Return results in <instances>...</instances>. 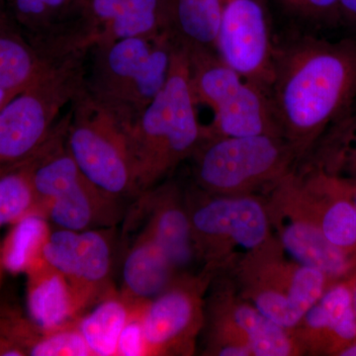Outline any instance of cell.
I'll return each instance as SVG.
<instances>
[{
  "mask_svg": "<svg viewBox=\"0 0 356 356\" xmlns=\"http://www.w3.org/2000/svg\"><path fill=\"white\" fill-rule=\"evenodd\" d=\"M268 95L283 138L301 159L356 107V36L304 31L277 41Z\"/></svg>",
  "mask_w": 356,
  "mask_h": 356,
  "instance_id": "6da1fadb",
  "label": "cell"
},
{
  "mask_svg": "<svg viewBox=\"0 0 356 356\" xmlns=\"http://www.w3.org/2000/svg\"><path fill=\"white\" fill-rule=\"evenodd\" d=\"M189 77L188 50L177 41L168 81L133 123L125 125L140 194L156 186L205 138Z\"/></svg>",
  "mask_w": 356,
  "mask_h": 356,
  "instance_id": "7a4b0ae2",
  "label": "cell"
},
{
  "mask_svg": "<svg viewBox=\"0 0 356 356\" xmlns=\"http://www.w3.org/2000/svg\"><path fill=\"white\" fill-rule=\"evenodd\" d=\"M175 44L163 30L95 47L86 92L125 125L133 123L165 86Z\"/></svg>",
  "mask_w": 356,
  "mask_h": 356,
  "instance_id": "3957f363",
  "label": "cell"
},
{
  "mask_svg": "<svg viewBox=\"0 0 356 356\" xmlns=\"http://www.w3.org/2000/svg\"><path fill=\"white\" fill-rule=\"evenodd\" d=\"M86 54L55 58L0 110V166L29 159L57 128L63 110L86 88Z\"/></svg>",
  "mask_w": 356,
  "mask_h": 356,
  "instance_id": "277c9868",
  "label": "cell"
},
{
  "mask_svg": "<svg viewBox=\"0 0 356 356\" xmlns=\"http://www.w3.org/2000/svg\"><path fill=\"white\" fill-rule=\"evenodd\" d=\"M199 189L214 195H252L292 172L298 154L280 136L206 137L192 154Z\"/></svg>",
  "mask_w": 356,
  "mask_h": 356,
  "instance_id": "5b68a950",
  "label": "cell"
},
{
  "mask_svg": "<svg viewBox=\"0 0 356 356\" xmlns=\"http://www.w3.org/2000/svg\"><path fill=\"white\" fill-rule=\"evenodd\" d=\"M187 48V47H186ZM189 77L196 104L211 109L206 137H283L270 97L220 58L216 51L188 49Z\"/></svg>",
  "mask_w": 356,
  "mask_h": 356,
  "instance_id": "8992f818",
  "label": "cell"
},
{
  "mask_svg": "<svg viewBox=\"0 0 356 356\" xmlns=\"http://www.w3.org/2000/svg\"><path fill=\"white\" fill-rule=\"evenodd\" d=\"M65 143L89 181L111 197L140 195L125 124L84 88L67 112Z\"/></svg>",
  "mask_w": 356,
  "mask_h": 356,
  "instance_id": "52a82bcc",
  "label": "cell"
},
{
  "mask_svg": "<svg viewBox=\"0 0 356 356\" xmlns=\"http://www.w3.org/2000/svg\"><path fill=\"white\" fill-rule=\"evenodd\" d=\"M242 277L252 305L290 332L324 294L329 280L318 269L284 261L269 241L248 252Z\"/></svg>",
  "mask_w": 356,
  "mask_h": 356,
  "instance_id": "ba28073f",
  "label": "cell"
},
{
  "mask_svg": "<svg viewBox=\"0 0 356 356\" xmlns=\"http://www.w3.org/2000/svg\"><path fill=\"white\" fill-rule=\"evenodd\" d=\"M184 198L197 257L214 261L231 248L252 252L268 242L269 211L254 196L201 191L185 194Z\"/></svg>",
  "mask_w": 356,
  "mask_h": 356,
  "instance_id": "9c48e42d",
  "label": "cell"
},
{
  "mask_svg": "<svg viewBox=\"0 0 356 356\" xmlns=\"http://www.w3.org/2000/svg\"><path fill=\"white\" fill-rule=\"evenodd\" d=\"M43 259L69 283L81 316L114 292L115 227L88 231L56 229Z\"/></svg>",
  "mask_w": 356,
  "mask_h": 356,
  "instance_id": "30bf717a",
  "label": "cell"
},
{
  "mask_svg": "<svg viewBox=\"0 0 356 356\" xmlns=\"http://www.w3.org/2000/svg\"><path fill=\"white\" fill-rule=\"evenodd\" d=\"M276 43L266 0H221L217 55L267 95Z\"/></svg>",
  "mask_w": 356,
  "mask_h": 356,
  "instance_id": "8fae6325",
  "label": "cell"
},
{
  "mask_svg": "<svg viewBox=\"0 0 356 356\" xmlns=\"http://www.w3.org/2000/svg\"><path fill=\"white\" fill-rule=\"evenodd\" d=\"M163 30V0H79L58 54H86L100 44Z\"/></svg>",
  "mask_w": 356,
  "mask_h": 356,
  "instance_id": "7c38bea8",
  "label": "cell"
},
{
  "mask_svg": "<svg viewBox=\"0 0 356 356\" xmlns=\"http://www.w3.org/2000/svg\"><path fill=\"white\" fill-rule=\"evenodd\" d=\"M202 282L180 274L170 286L143 307L149 355H191L202 327Z\"/></svg>",
  "mask_w": 356,
  "mask_h": 356,
  "instance_id": "4fadbf2b",
  "label": "cell"
},
{
  "mask_svg": "<svg viewBox=\"0 0 356 356\" xmlns=\"http://www.w3.org/2000/svg\"><path fill=\"white\" fill-rule=\"evenodd\" d=\"M276 188V194L287 202L281 206L278 218L281 248L293 261L318 269L329 280L350 273L353 266L350 254L325 238L296 180L284 178Z\"/></svg>",
  "mask_w": 356,
  "mask_h": 356,
  "instance_id": "5bb4252c",
  "label": "cell"
},
{
  "mask_svg": "<svg viewBox=\"0 0 356 356\" xmlns=\"http://www.w3.org/2000/svg\"><path fill=\"white\" fill-rule=\"evenodd\" d=\"M137 198L129 218L144 220V228L181 273L197 257L184 196L175 184H166L142 192Z\"/></svg>",
  "mask_w": 356,
  "mask_h": 356,
  "instance_id": "9a60e30c",
  "label": "cell"
},
{
  "mask_svg": "<svg viewBox=\"0 0 356 356\" xmlns=\"http://www.w3.org/2000/svg\"><path fill=\"white\" fill-rule=\"evenodd\" d=\"M220 309L213 327L212 348L226 343L247 346L254 356H289L301 353L291 332L257 310L252 304L229 302Z\"/></svg>",
  "mask_w": 356,
  "mask_h": 356,
  "instance_id": "2e32d148",
  "label": "cell"
},
{
  "mask_svg": "<svg viewBox=\"0 0 356 356\" xmlns=\"http://www.w3.org/2000/svg\"><path fill=\"white\" fill-rule=\"evenodd\" d=\"M291 334L301 350L339 353L355 341L356 314L350 284L327 287Z\"/></svg>",
  "mask_w": 356,
  "mask_h": 356,
  "instance_id": "e0dca14e",
  "label": "cell"
},
{
  "mask_svg": "<svg viewBox=\"0 0 356 356\" xmlns=\"http://www.w3.org/2000/svg\"><path fill=\"white\" fill-rule=\"evenodd\" d=\"M179 275L163 248L143 228L124 257L119 293L130 305L143 306L165 291Z\"/></svg>",
  "mask_w": 356,
  "mask_h": 356,
  "instance_id": "ac0fdd59",
  "label": "cell"
},
{
  "mask_svg": "<svg viewBox=\"0 0 356 356\" xmlns=\"http://www.w3.org/2000/svg\"><path fill=\"white\" fill-rule=\"evenodd\" d=\"M124 202L107 195L84 177L49 203L43 216L56 229L81 232L113 228L125 214Z\"/></svg>",
  "mask_w": 356,
  "mask_h": 356,
  "instance_id": "d6986e66",
  "label": "cell"
},
{
  "mask_svg": "<svg viewBox=\"0 0 356 356\" xmlns=\"http://www.w3.org/2000/svg\"><path fill=\"white\" fill-rule=\"evenodd\" d=\"M28 274L30 317L46 331L76 325L81 317L69 283L43 257L33 262Z\"/></svg>",
  "mask_w": 356,
  "mask_h": 356,
  "instance_id": "ffe728a7",
  "label": "cell"
},
{
  "mask_svg": "<svg viewBox=\"0 0 356 356\" xmlns=\"http://www.w3.org/2000/svg\"><path fill=\"white\" fill-rule=\"evenodd\" d=\"M0 334L25 356H92L76 324L46 331L13 306H0Z\"/></svg>",
  "mask_w": 356,
  "mask_h": 356,
  "instance_id": "44dd1931",
  "label": "cell"
},
{
  "mask_svg": "<svg viewBox=\"0 0 356 356\" xmlns=\"http://www.w3.org/2000/svg\"><path fill=\"white\" fill-rule=\"evenodd\" d=\"M165 29L188 49L216 51L221 0H163Z\"/></svg>",
  "mask_w": 356,
  "mask_h": 356,
  "instance_id": "7402d4cb",
  "label": "cell"
},
{
  "mask_svg": "<svg viewBox=\"0 0 356 356\" xmlns=\"http://www.w3.org/2000/svg\"><path fill=\"white\" fill-rule=\"evenodd\" d=\"M91 308L77 318V330L92 356H117L119 337L135 307L115 290Z\"/></svg>",
  "mask_w": 356,
  "mask_h": 356,
  "instance_id": "603a6c76",
  "label": "cell"
},
{
  "mask_svg": "<svg viewBox=\"0 0 356 356\" xmlns=\"http://www.w3.org/2000/svg\"><path fill=\"white\" fill-rule=\"evenodd\" d=\"M55 58L43 55L17 31H0V89H25Z\"/></svg>",
  "mask_w": 356,
  "mask_h": 356,
  "instance_id": "cb8c5ba5",
  "label": "cell"
},
{
  "mask_svg": "<svg viewBox=\"0 0 356 356\" xmlns=\"http://www.w3.org/2000/svg\"><path fill=\"white\" fill-rule=\"evenodd\" d=\"M32 214L41 213L27 159L0 166V229Z\"/></svg>",
  "mask_w": 356,
  "mask_h": 356,
  "instance_id": "d4e9b609",
  "label": "cell"
},
{
  "mask_svg": "<svg viewBox=\"0 0 356 356\" xmlns=\"http://www.w3.org/2000/svg\"><path fill=\"white\" fill-rule=\"evenodd\" d=\"M4 247V264L13 271L27 270L30 266L43 257L42 252L51 231L49 222L40 214H32L15 222Z\"/></svg>",
  "mask_w": 356,
  "mask_h": 356,
  "instance_id": "484cf974",
  "label": "cell"
},
{
  "mask_svg": "<svg viewBox=\"0 0 356 356\" xmlns=\"http://www.w3.org/2000/svg\"><path fill=\"white\" fill-rule=\"evenodd\" d=\"M309 197L325 238L346 254L351 255L356 252V208L351 196L332 194L325 199L327 203L318 206L312 201L310 192Z\"/></svg>",
  "mask_w": 356,
  "mask_h": 356,
  "instance_id": "4316f807",
  "label": "cell"
},
{
  "mask_svg": "<svg viewBox=\"0 0 356 356\" xmlns=\"http://www.w3.org/2000/svg\"><path fill=\"white\" fill-rule=\"evenodd\" d=\"M331 137L337 139V151L332 156V161L337 165L348 166L356 177V107L331 129Z\"/></svg>",
  "mask_w": 356,
  "mask_h": 356,
  "instance_id": "83f0119b",
  "label": "cell"
},
{
  "mask_svg": "<svg viewBox=\"0 0 356 356\" xmlns=\"http://www.w3.org/2000/svg\"><path fill=\"white\" fill-rule=\"evenodd\" d=\"M145 305L134 308L119 337L117 356L149 355L142 323V311Z\"/></svg>",
  "mask_w": 356,
  "mask_h": 356,
  "instance_id": "f1b7e54d",
  "label": "cell"
},
{
  "mask_svg": "<svg viewBox=\"0 0 356 356\" xmlns=\"http://www.w3.org/2000/svg\"><path fill=\"white\" fill-rule=\"evenodd\" d=\"M339 17L341 27L356 36V0H339Z\"/></svg>",
  "mask_w": 356,
  "mask_h": 356,
  "instance_id": "f546056e",
  "label": "cell"
},
{
  "mask_svg": "<svg viewBox=\"0 0 356 356\" xmlns=\"http://www.w3.org/2000/svg\"><path fill=\"white\" fill-rule=\"evenodd\" d=\"M278 2L292 18L303 26L307 0H278Z\"/></svg>",
  "mask_w": 356,
  "mask_h": 356,
  "instance_id": "4dcf8cb0",
  "label": "cell"
},
{
  "mask_svg": "<svg viewBox=\"0 0 356 356\" xmlns=\"http://www.w3.org/2000/svg\"><path fill=\"white\" fill-rule=\"evenodd\" d=\"M0 31H17L0 0ZM18 32V31H17Z\"/></svg>",
  "mask_w": 356,
  "mask_h": 356,
  "instance_id": "1f68e13d",
  "label": "cell"
},
{
  "mask_svg": "<svg viewBox=\"0 0 356 356\" xmlns=\"http://www.w3.org/2000/svg\"><path fill=\"white\" fill-rule=\"evenodd\" d=\"M23 90L21 89H0V110Z\"/></svg>",
  "mask_w": 356,
  "mask_h": 356,
  "instance_id": "d6a6232c",
  "label": "cell"
},
{
  "mask_svg": "<svg viewBox=\"0 0 356 356\" xmlns=\"http://www.w3.org/2000/svg\"><path fill=\"white\" fill-rule=\"evenodd\" d=\"M337 355L341 356H356V341L344 346L343 350H339Z\"/></svg>",
  "mask_w": 356,
  "mask_h": 356,
  "instance_id": "836d02e7",
  "label": "cell"
},
{
  "mask_svg": "<svg viewBox=\"0 0 356 356\" xmlns=\"http://www.w3.org/2000/svg\"><path fill=\"white\" fill-rule=\"evenodd\" d=\"M6 264H4L3 252H2V245L0 243V289H1L2 282H3L4 273H6Z\"/></svg>",
  "mask_w": 356,
  "mask_h": 356,
  "instance_id": "e575fe53",
  "label": "cell"
},
{
  "mask_svg": "<svg viewBox=\"0 0 356 356\" xmlns=\"http://www.w3.org/2000/svg\"><path fill=\"white\" fill-rule=\"evenodd\" d=\"M351 292H353V308H355V314H356V276L355 278V281L350 284Z\"/></svg>",
  "mask_w": 356,
  "mask_h": 356,
  "instance_id": "d590c367",
  "label": "cell"
},
{
  "mask_svg": "<svg viewBox=\"0 0 356 356\" xmlns=\"http://www.w3.org/2000/svg\"><path fill=\"white\" fill-rule=\"evenodd\" d=\"M353 194H351V199H353V203H355V206L356 208V184L355 185V187L353 188Z\"/></svg>",
  "mask_w": 356,
  "mask_h": 356,
  "instance_id": "8d00e7d4",
  "label": "cell"
}]
</instances>
